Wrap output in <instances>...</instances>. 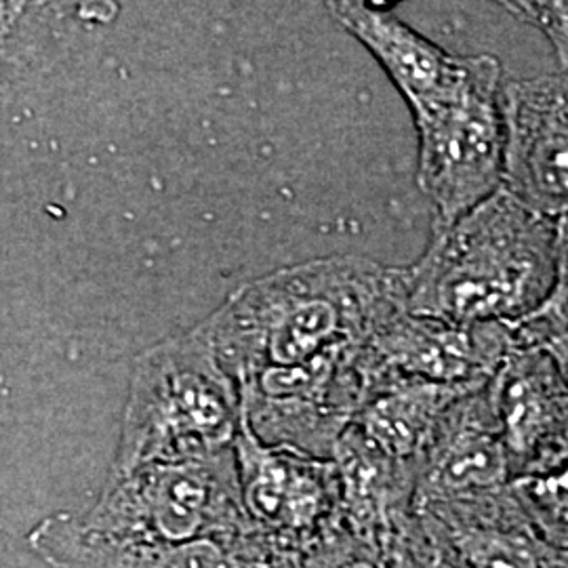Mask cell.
<instances>
[{"mask_svg":"<svg viewBox=\"0 0 568 568\" xmlns=\"http://www.w3.org/2000/svg\"><path fill=\"white\" fill-rule=\"evenodd\" d=\"M398 302V267L331 255L241 284L201 326L239 384L264 368L310 365L363 344Z\"/></svg>","mask_w":568,"mask_h":568,"instance_id":"obj_1","label":"cell"},{"mask_svg":"<svg viewBox=\"0 0 568 568\" xmlns=\"http://www.w3.org/2000/svg\"><path fill=\"white\" fill-rule=\"evenodd\" d=\"M556 246L558 220L501 187L457 222L432 227L424 255L398 267L406 310L448 325L514 328L546 304Z\"/></svg>","mask_w":568,"mask_h":568,"instance_id":"obj_2","label":"cell"},{"mask_svg":"<svg viewBox=\"0 0 568 568\" xmlns=\"http://www.w3.org/2000/svg\"><path fill=\"white\" fill-rule=\"evenodd\" d=\"M243 405L203 326L175 333L135 358L121 436L105 480L150 466L206 459L234 448Z\"/></svg>","mask_w":568,"mask_h":568,"instance_id":"obj_3","label":"cell"},{"mask_svg":"<svg viewBox=\"0 0 568 568\" xmlns=\"http://www.w3.org/2000/svg\"><path fill=\"white\" fill-rule=\"evenodd\" d=\"M77 520L91 537L112 544H185L257 532L244 511L234 448L105 480L98 501Z\"/></svg>","mask_w":568,"mask_h":568,"instance_id":"obj_4","label":"cell"},{"mask_svg":"<svg viewBox=\"0 0 568 568\" xmlns=\"http://www.w3.org/2000/svg\"><path fill=\"white\" fill-rule=\"evenodd\" d=\"M501 63L483 55L457 95L410 112L417 131V183L434 204L432 227H447L501 190Z\"/></svg>","mask_w":568,"mask_h":568,"instance_id":"obj_5","label":"cell"},{"mask_svg":"<svg viewBox=\"0 0 568 568\" xmlns=\"http://www.w3.org/2000/svg\"><path fill=\"white\" fill-rule=\"evenodd\" d=\"M244 511L274 560H302L344 535L333 459L267 447L246 426L234 443Z\"/></svg>","mask_w":568,"mask_h":568,"instance_id":"obj_6","label":"cell"},{"mask_svg":"<svg viewBox=\"0 0 568 568\" xmlns=\"http://www.w3.org/2000/svg\"><path fill=\"white\" fill-rule=\"evenodd\" d=\"M511 345L509 326L448 325L410 314L403 300L387 310L358 349L366 400L408 379L487 386Z\"/></svg>","mask_w":568,"mask_h":568,"instance_id":"obj_7","label":"cell"},{"mask_svg":"<svg viewBox=\"0 0 568 568\" xmlns=\"http://www.w3.org/2000/svg\"><path fill=\"white\" fill-rule=\"evenodd\" d=\"M504 180L516 201L548 217L568 213V70L504 81Z\"/></svg>","mask_w":568,"mask_h":568,"instance_id":"obj_8","label":"cell"},{"mask_svg":"<svg viewBox=\"0 0 568 568\" xmlns=\"http://www.w3.org/2000/svg\"><path fill=\"white\" fill-rule=\"evenodd\" d=\"M511 480L568 457V384L541 347L514 344L485 386Z\"/></svg>","mask_w":568,"mask_h":568,"instance_id":"obj_9","label":"cell"},{"mask_svg":"<svg viewBox=\"0 0 568 568\" xmlns=\"http://www.w3.org/2000/svg\"><path fill=\"white\" fill-rule=\"evenodd\" d=\"M509 483L508 453L483 387L448 408L419 457L413 508L483 501Z\"/></svg>","mask_w":568,"mask_h":568,"instance_id":"obj_10","label":"cell"},{"mask_svg":"<svg viewBox=\"0 0 568 568\" xmlns=\"http://www.w3.org/2000/svg\"><path fill=\"white\" fill-rule=\"evenodd\" d=\"M28 544L51 568H274L260 532L185 544H112L84 532L72 511L42 518Z\"/></svg>","mask_w":568,"mask_h":568,"instance_id":"obj_11","label":"cell"},{"mask_svg":"<svg viewBox=\"0 0 568 568\" xmlns=\"http://www.w3.org/2000/svg\"><path fill=\"white\" fill-rule=\"evenodd\" d=\"M331 18L384 68L410 112L445 102L476 77L483 55H453L394 11L368 2H326Z\"/></svg>","mask_w":568,"mask_h":568,"instance_id":"obj_12","label":"cell"},{"mask_svg":"<svg viewBox=\"0 0 568 568\" xmlns=\"http://www.w3.org/2000/svg\"><path fill=\"white\" fill-rule=\"evenodd\" d=\"M119 16L110 2H0V122L30 81L53 68L79 26H105Z\"/></svg>","mask_w":568,"mask_h":568,"instance_id":"obj_13","label":"cell"},{"mask_svg":"<svg viewBox=\"0 0 568 568\" xmlns=\"http://www.w3.org/2000/svg\"><path fill=\"white\" fill-rule=\"evenodd\" d=\"M485 386L408 379L373 394L349 426L398 462H419L448 408Z\"/></svg>","mask_w":568,"mask_h":568,"instance_id":"obj_14","label":"cell"},{"mask_svg":"<svg viewBox=\"0 0 568 568\" xmlns=\"http://www.w3.org/2000/svg\"><path fill=\"white\" fill-rule=\"evenodd\" d=\"M509 493L532 532L551 551L568 554V457L548 469L514 478Z\"/></svg>","mask_w":568,"mask_h":568,"instance_id":"obj_15","label":"cell"},{"mask_svg":"<svg viewBox=\"0 0 568 568\" xmlns=\"http://www.w3.org/2000/svg\"><path fill=\"white\" fill-rule=\"evenodd\" d=\"M568 328V213L558 217V246H556V281L546 304L527 321L511 328L514 344H530L546 331Z\"/></svg>","mask_w":568,"mask_h":568,"instance_id":"obj_16","label":"cell"},{"mask_svg":"<svg viewBox=\"0 0 568 568\" xmlns=\"http://www.w3.org/2000/svg\"><path fill=\"white\" fill-rule=\"evenodd\" d=\"M501 7L511 18L537 28L551 44L560 72L568 70V0H514L501 2Z\"/></svg>","mask_w":568,"mask_h":568,"instance_id":"obj_17","label":"cell"},{"mask_svg":"<svg viewBox=\"0 0 568 568\" xmlns=\"http://www.w3.org/2000/svg\"><path fill=\"white\" fill-rule=\"evenodd\" d=\"M518 345H532V347H541L544 352H548L549 356L554 358V363L562 371L568 384V328L546 331L539 337H535L530 344Z\"/></svg>","mask_w":568,"mask_h":568,"instance_id":"obj_18","label":"cell"},{"mask_svg":"<svg viewBox=\"0 0 568 568\" xmlns=\"http://www.w3.org/2000/svg\"><path fill=\"white\" fill-rule=\"evenodd\" d=\"M551 568H568V554H558V551H556Z\"/></svg>","mask_w":568,"mask_h":568,"instance_id":"obj_19","label":"cell"}]
</instances>
